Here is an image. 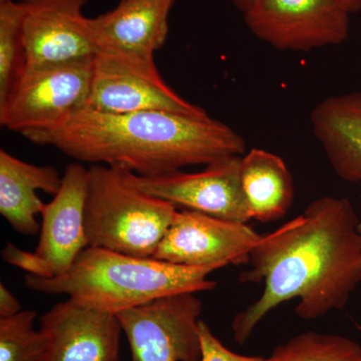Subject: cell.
I'll list each match as a JSON object with an SVG mask.
<instances>
[{
    "mask_svg": "<svg viewBox=\"0 0 361 361\" xmlns=\"http://www.w3.org/2000/svg\"><path fill=\"white\" fill-rule=\"evenodd\" d=\"M360 221L346 198L316 199L303 214L262 235L241 283H262L260 297L235 315L237 343L248 341L270 311L298 299L296 315L314 320L345 307L361 282Z\"/></svg>",
    "mask_w": 361,
    "mask_h": 361,
    "instance_id": "obj_1",
    "label": "cell"
},
{
    "mask_svg": "<svg viewBox=\"0 0 361 361\" xmlns=\"http://www.w3.org/2000/svg\"><path fill=\"white\" fill-rule=\"evenodd\" d=\"M21 135L78 161L118 166L142 177L209 165L246 149L243 137L220 121L161 111L109 114L85 106Z\"/></svg>",
    "mask_w": 361,
    "mask_h": 361,
    "instance_id": "obj_2",
    "label": "cell"
},
{
    "mask_svg": "<svg viewBox=\"0 0 361 361\" xmlns=\"http://www.w3.org/2000/svg\"><path fill=\"white\" fill-rule=\"evenodd\" d=\"M220 268L176 265L89 246L63 274H26L25 283L33 291L66 294L82 305L118 314L161 297L214 290L217 283L208 276Z\"/></svg>",
    "mask_w": 361,
    "mask_h": 361,
    "instance_id": "obj_3",
    "label": "cell"
},
{
    "mask_svg": "<svg viewBox=\"0 0 361 361\" xmlns=\"http://www.w3.org/2000/svg\"><path fill=\"white\" fill-rule=\"evenodd\" d=\"M134 174L118 166L89 169L85 234L90 247L153 258L178 209L140 189Z\"/></svg>",
    "mask_w": 361,
    "mask_h": 361,
    "instance_id": "obj_4",
    "label": "cell"
},
{
    "mask_svg": "<svg viewBox=\"0 0 361 361\" xmlns=\"http://www.w3.org/2000/svg\"><path fill=\"white\" fill-rule=\"evenodd\" d=\"M94 58L25 66L6 102L0 104L2 127L21 135L52 125L85 108Z\"/></svg>",
    "mask_w": 361,
    "mask_h": 361,
    "instance_id": "obj_5",
    "label": "cell"
},
{
    "mask_svg": "<svg viewBox=\"0 0 361 361\" xmlns=\"http://www.w3.org/2000/svg\"><path fill=\"white\" fill-rule=\"evenodd\" d=\"M196 293L161 297L118 313L127 336L130 361H201Z\"/></svg>",
    "mask_w": 361,
    "mask_h": 361,
    "instance_id": "obj_6",
    "label": "cell"
},
{
    "mask_svg": "<svg viewBox=\"0 0 361 361\" xmlns=\"http://www.w3.org/2000/svg\"><path fill=\"white\" fill-rule=\"evenodd\" d=\"M350 14L341 0H259L243 18L257 39L278 51H310L343 44Z\"/></svg>",
    "mask_w": 361,
    "mask_h": 361,
    "instance_id": "obj_7",
    "label": "cell"
},
{
    "mask_svg": "<svg viewBox=\"0 0 361 361\" xmlns=\"http://www.w3.org/2000/svg\"><path fill=\"white\" fill-rule=\"evenodd\" d=\"M85 108L109 114L161 111L208 116L166 84L155 61L144 63L108 54H94Z\"/></svg>",
    "mask_w": 361,
    "mask_h": 361,
    "instance_id": "obj_8",
    "label": "cell"
},
{
    "mask_svg": "<svg viewBox=\"0 0 361 361\" xmlns=\"http://www.w3.org/2000/svg\"><path fill=\"white\" fill-rule=\"evenodd\" d=\"M262 235L247 223L197 211H177L153 258L189 267L244 265Z\"/></svg>",
    "mask_w": 361,
    "mask_h": 361,
    "instance_id": "obj_9",
    "label": "cell"
},
{
    "mask_svg": "<svg viewBox=\"0 0 361 361\" xmlns=\"http://www.w3.org/2000/svg\"><path fill=\"white\" fill-rule=\"evenodd\" d=\"M241 156L228 157L197 173L180 171L142 177L134 174L142 191L187 210L221 219L247 223L251 220L241 184Z\"/></svg>",
    "mask_w": 361,
    "mask_h": 361,
    "instance_id": "obj_10",
    "label": "cell"
},
{
    "mask_svg": "<svg viewBox=\"0 0 361 361\" xmlns=\"http://www.w3.org/2000/svg\"><path fill=\"white\" fill-rule=\"evenodd\" d=\"M39 361H118L120 320L68 298L40 318Z\"/></svg>",
    "mask_w": 361,
    "mask_h": 361,
    "instance_id": "obj_11",
    "label": "cell"
},
{
    "mask_svg": "<svg viewBox=\"0 0 361 361\" xmlns=\"http://www.w3.org/2000/svg\"><path fill=\"white\" fill-rule=\"evenodd\" d=\"M177 0H121L116 8L85 18V32L96 54L153 63L167 40L169 16Z\"/></svg>",
    "mask_w": 361,
    "mask_h": 361,
    "instance_id": "obj_12",
    "label": "cell"
},
{
    "mask_svg": "<svg viewBox=\"0 0 361 361\" xmlns=\"http://www.w3.org/2000/svg\"><path fill=\"white\" fill-rule=\"evenodd\" d=\"M25 66L56 65L94 58L85 32L87 0H20Z\"/></svg>",
    "mask_w": 361,
    "mask_h": 361,
    "instance_id": "obj_13",
    "label": "cell"
},
{
    "mask_svg": "<svg viewBox=\"0 0 361 361\" xmlns=\"http://www.w3.org/2000/svg\"><path fill=\"white\" fill-rule=\"evenodd\" d=\"M89 169L71 163L66 168L61 189L42 205L39 239L35 253L49 271V278L70 269L78 256L89 247L85 228Z\"/></svg>",
    "mask_w": 361,
    "mask_h": 361,
    "instance_id": "obj_14",
    "label": "cell"
},
{
    "mask_svg": "<svg viewBox=\"0 0 361 361\" xmlns=\"http://www.w3.org/2000/svg\"><path fill=\"white\" fill-rule=\"evenodd\" d=\"M311 125L334 172L361 180V92L323 99L311 111Z\"/></svg>",
    "mask_w": 361,
    "mask_h": 361,
    "instance_id": "obj_15",
    "label": "cell"
},
{
    "mask_svg": "<svg viewBox=\"0 0 361 361\" xmlns=\"http://www.w3.org/2000/svg\"><path fill=\"white\" fill-rule=\"evenodd\" d=\"M63 176L52 166H37L0 151V214L16 232L35 236L40 231L37 216L44 202L37 192L54 196Z\"/></svg>",
    "mask_w": 361,
    "mask_h": 361,
    "instance_id": "obj_16",
    "label": "cell"
},
{
    "mask_svg": "<svg viewBox=\"0 0 361 361\" xmlns=\"http://www.w3.org/2000/svg\"><path fill=\"white\" fill-rule=\"evenodd\" d=\"M241 184L251 219L273 222L286 215L293 203L294 183L283 159L262 149H251L241 160Z\"/></svg>",
    "mask_w": 361,
    "mask_h": 361,
    "instance_id": "obj_17",
    "label": "cell"
},
{
    "mask_svg": "<svg viewBox=\"0 0 361 361\" xmlns=\"http://www.w3.org/2000/svg\"><path fill=\"white\" fill-rule=\"evenodd\" d=\"M268 361H361V345L336 334L303 332L273 349Z\"/></svg>",
    "mask_w": 361,
    "mask_h": 361,
    "instance_id": "obj_18",
    "label": "cell"
},
{
    "mask_svg": "<svg viewBox=\"0 0 361 361\" xmlns=\"http://www.w3.org/2000/svg\"><path fill=\"white\" fill-rule=\"evenodd\" d=\"M25 66L20 2L0 0V104L6 102Z\"/></svg>",
    "mask_w": 361,
    "mask_h": 361,
    "instance_id": "obj_19",
    "label": "cell"
},
{
    "mask_svg": "<svg viewBox=\"0 0 361 361\" xmlns=\"http://www.w3.org/2000/svg\"><path fill=\"white\" fill-rule=\"evenodd\" d=\"M37 313L21 310L0 318V361H39L42 351L39 330L33 329Z\"/></svg>",
    "mask_w": 361,
    "mask_h": 361,
    "instance_id": "obj_20",
    "label": "cell"
},
{
    "mask_svg": "<svg viewBox=\"0 0 361 361\" xmlns=\"http://www.w3.org/2000/svg\"><path fill=\"white\" fill-rule=\"evenodd\" d=\"M202 358L201 361H268L262 356L238 355L226 348L211 331L210 327L203 320L199 322Z\"/></svg>",
    "mask_w": 361,
    "mask_h": 361,
    "instance_id": "obj_21",
    "label": "cell"
},
{
    "mask_svg": "<svg viewBox=\"0 0 361 361\" xmlns=\"http://www.w3.org/2000/svg\"><path fill=\"white\" fill-rule=\"evenodd\" d=\"M1 255L4 260L8 264L25 270L27 274L39 277L51 276L47 265L35 252L25 251L14 245L13 243H7L6 246L2 249Z\"/></svg>",
    "mask_w": 361,
    "mask_h": 361,
    "instance_id": "obj_22",
    "label": "cell"
},
{
    "mask_svg": "<svg viewBox=\"0 0 361 361\" xmlns=\"http://www.w3.org/2000/svg\"><path fill=\"white\" fill-rule=\"evenodd\" d=\"M21 311L20 303L4 283H0V318L11 317Z\"/></svg>",
    "mask_w": 361,
    "mask_h": 361,
    "instance_id": "obj_23",
    "label": "cell"
},
{
    "mask_svg": "<svg viewBox=\"0 0 361 361\" xmlns=\"http://www.w3.org/2000/svg\"><path fill=\"white\" fill-rule=\"evenodd\" d=\"M230 1L242 13H245L246 11H250L252 7L255 6L259 0H230Z\"/></svg>",
    "mask_w": 361,
    "mask_h": 361,
    "instance_id": "obj_24",
    "label": "cell"
},
{
    "mask_svg": "<svg viewBox=\"0 0 361 361\" xmlns=\"http://www.w3.org/2000/svg\"><path fill=\"white\" fill-rule=\"evenodd\" d=\"M341 2L350 13H355L361 11V0H341Z\"/></svg>",
    "mask_w": 361,
    "mask_h": 361,
    "instance_id": "obj_25",
    "label": "cell"
},
{
    "mask_svg": "<svg viewBox=\"0 0 361 361\" xmlns=\"http://www.w3.org/2000/svg\"><path fill=\"white\" fill-rule=\"evenodd\" d=\"M358 231H360V234L361 236V221H360V224H358Z\"/></svg>",
    "mask_w": 361,
    "mask_h": 361,
    "instance_id": "obj_26",
    "label": "cell"
}]
</instances>
